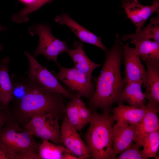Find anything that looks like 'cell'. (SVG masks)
<instances>
[{
    "label": "cell",
    "instance_id": "obj_1",
    "mask_svg": "<svg viewBox=\"0 0 159 159\" xmlns=\"http://www.w3.org/2000/svg\"><path fill=\"white\" fill-rule=\"evenodd\" d=\"M123 45L119 34H116L112 46L105 51L100 73L93 78L95 90L87 103L91 110L109 112L117 103L126 82L121 72Z\"/></svg>",
    "mask_w": 159,
    "mask_h": 159
},
{
    "label": "cell",
    "instance_id": "obj_2",
    "mask_svg": "<svg viewBox=\"0 0 159 159\" xmlns=\"http://www.w3.org/2000/svg\"><path fill=\"white\" fill-rule=\"evenodd\" d=\"M26 87L20 100L11 102L8 112L10 118L23 128L36 115L50 114L55 118H64L66 97L63 95L42 89L29 78L23 77Z\"/></svg>",
    "mask_w": 159,
    "mask_h": 159
},
{
    "label": "cell",
    "instance_id": "obj_3",
    "mask_svg": "<svg viewBox=\"0 0 159 159\" xmlns=\"http://www.w3.org/2000/svg\"><path fill=\"white\" fill-rule=\"evenodd\" d=\"M91 111V120L85 140L91 157L95 159H111L115 121L108 112L100 113L95 110Z\"/></svg>",
    "mask_w": 159,
    "mask_h": 159
},
{
    "label": "cell",
    "instance_id": "obj_4",
    "mask_svg": "<svg viewBox=\"0 0 159 159\" xmlns=\"http://www.w3.org/2000/svg\"><path fill=\"white\" fill-rule=\"evenodd\" d=\"M18 123L10 119L0 130V146L10 159L21 153L32 150L39 152L41 143Z\"/></svg>",
    "mask_w": 159,
    "mask_h": 159
},
{
    "label": "cell",
    "instance_id": "obj_5",
    "mask_svg": "<svg viewBox=\"0 0 159 159\" xmlns=\"http://www.w3.org/2000/svg\"><path fill=\"white\" fill-rule=\"evenodd\" d=\"M50 26L42 24L34 25L29 29L32 35L37 34L39 41L38 46L33 56L35 57L39 54L44 55L47 60L54 62L58 66L59 64L57 58L60 54L67 53L69 48L66 42L57 38L51 33Z\"/></svg>",
    "mask_w": 159,
    "mask_h": 159
},
{
    "label": "cell",
    "instance_id": "obj_6",
    "mask_svg": "<svg viewBox=\"0 0 159 159\" xmlns=\"http://www.w3.org/2000/svg\"><path fill=\"white\" fill-rule=\"evenodd\" d=\"M29 62V69L25 72L29 78L38 87L46 91L63 95L70 99L77 95L70 92L59 82L52 72L40 64L29 52H24Z\"/></svg>",
    "mask_w": 159,
    "mask_h": 159
},
{
    "label": "cell",
    "instance_id": "obj_7",
    "mask_svg": "<svg viewBox=\"0 0 159 159\" xmlns=\"http://www.w3.org/2000/svg\"><path fill=\"white\" fill-rule=\"evenodd\" d=\"M59 120L50 114L36 115L32 117L23 128L33 136L63 145L60 139Z\"/></svg>",
    "mask_w": 159,
    "mask_h": 159
},
{
    "label": "cell",
    "instance_id": "obj_8",
    "mask_svg": "<svg viewBox=\"0 0 159 159\" xmlns=\"http://www.w3.org/2000/svg\"><path fill=\"white\" fill-rule=\"evenodd\" d=\"M59 72L56 74L52 72L58 80L80 96L89 100L95 90V84L90 81L83 72L74 67L66 68L58 65Z\"/></svg>",
    "mask_w": 159,
    "mask_h": 159
},
{
    "label": "cell",
    "instance_id": "obj_9",
    "mask_svg": "<svg viewBox=\"0 0 159 159\" xmlns=\"http://www.w3.org/2000/svg\"><path fill=\"white\" fill-rule=\"evenodd\" d=\"M122 59L125 82H140L146 88L147 86L146 69L142 63L140 57L135 53L134 48L130 47L128 43L123 45Z\"/></svg>",
    "mask_w": 159,
    "mask_h": 159
},
{
    "label": "cell",
    "instance_id": "obj_10",
    "mask_svg": "<svg viewBox=\"0 0 159 159\" xmlns=\"http://www.w3.org/2000/svg\"><path fill=\"white\" fill-rule=\"evenodd\" d=\"M60 139L62 145L79 159L91 157L85 142L78 130L68 122L64 115L60 129Z\"/></svg>",
    "mask_w": 159,
    "mask_h": 159
},
{
    "label": "cell",
    "instance_id": "obj_11",
    "mask_svg": "<svg viewBox=\"0 0 159 159\" xmlns=\"http://www.w3.org/2000/svg\"><path fill=\"white\" fill-rule=\"evenodd\" d=\"M122 6L127 18L135 26V32L142 29L147 19L154 13L159 12V2L150 5H142L138 0H122Z\"/></svg>",
    "mask_w": 159,
    "mask_h": 159
},
{
    "label": "cell",
    "instance_id": "obj_12",
    "mask_svg": "<svg viewBox=\"0 0 159 159\" xmlns=\"http://www.w3.org/2000/svg\"><path fill=\"white\" fill-rule=\"evenodd\" d=\"M137 124L116 122L113 131V154L111 159L128 148L133 142Z\"/></svg>",
    "mask_w": 159,
    "mask_h": 159
},
{
    "label": "cell",
    "instance_id": "obj_13",
    "mask_svg": "<svg viewBox=\"0 0 159 159\" xmlns=\"http://www.w3.org/2000/svg\"><path fill=\"white\" fill-rule=\"evenodd\" d=\"M147 111L141 120L137 125L133 142L140 148L145 138L149 134L159 130L157 114L159 108L147 104Z\"/></svg>",
    "mask_w": 159,
    "mask_h": 159
},
{
    "label": "cell",
    "instance_id": "obj_14",
    "mask_svg": "<svg viewBox=\"0 0 159 159\" xmlns=\"http://www.w3.org/2000/svg\"><path fill=\"white\" fill-rule=\"evenodd\" d=\"M55 21L61 25H65L76 35L81 42L87 43L97 46L105 51L106 48L103 44L101 37L96 36L78 23L66 13L57 15Z\"/></svg>",
    "mask_w": 159,
    "mask_h": 159
},
{
    "label": "cell",
    "instance_id": "obj_15",
    "mask_svg": "<svg viewBox=\"0 0 159 159\" xmlns=\"http://www.w3.org/2000/svg\"><path fill=\"white\" fill-rule=\"evenodd\" d=\"M146 67L147 86L145 92L148 103L159 107V61H144Z\"/></svg>",
    "mask_w": 159,
    "mask_h": 159
},
{
    "label": "cell",
    "instance_id": "obj_16",
    "mask_svg": "<svg viewBox=\"0 0 159 159\" xmlns=\"http://www.w3.org/2000/svg\"><path fill=\"white\" fill-rule=\"evenodd\" d=\"M73 46L74 48L69 49L67 53L72 59L74 67L85 74L91 81L93 71L100 65L93 62L89 58L83 49L82 42L76 41Z\"/></svg>",
    "mask_w": 159,
    "mask_h": 159
},
{
    "label": "cell",
    "instance_id": "obj_17",
    "mask_svg": "<svg viewBox=\"0 0 159 159\" xmlns=\"http://www.w3.org/2000/svg\"><path fill=\"white\" fill-rule=\"evenodd\" d=\"M112 110V116L115 121L129 124H137L142 119L147 111L146 105L137 107L122 104Z\"/></svg>",
    "mask_w": 159,
    "mask_h": 159
},
{
    "label": "cell",
    "instance_id": "obj_18",
    "mask_svg": "<svg viewBox=\"0 0 159 159\" xmlns=\"http://www.w3.org/2000/svg\"><path fill=\"white\" fill-rule=\"evenodd\" d=\"M142 85L143 83L140 82H126L116 103L119 104L125 102L137 107L145 105L146 98L142 90Z\"/></svg>",
    "mask_w": 159,
    "mask_h": 159
},
{
    "label": "cell",
    "instance_id": "obj_19",
    "mask_svg": "<svg viewBox=\"0 0 159 159\" xmlns=\"http://www.w3.org/2000/svg\"><path fill=\"white\" fill-rule=\"evenodd\" d=\"M10 60L7 56L0 61V108L8 111L13 87L9 72Z\"/></svg>",
    "mask_w": 159,
    "mask_h": 159
},
{
    "label": "cell",
    "instance_id": "obj_20",
    "mask_svg": "<svg viewBox=\"0 0 159 159\" xmlns=\"http://www.w3.org/2000/svg\"><path fill=\"white\" fill-rule=\"evenodd\" d=\"M40 159H78L64 146L42 140L39 150Z\"/></svg>",
    "mask_w": 159,
    "mask_h": 159
},
{
    "label": "cell",
    "instance_id": "obj_21",
    "mask_svg": "<svg viewBox=\"0 0 159 159\" xmlns=\"http://www.w3.org/2000/svg\"><path fill=\"white\" fill-rule=\"evenodd\" d=\"M130 42L135 46V52L143 61H159V43L147 39L133 40Z\"/></svg>",
    "mask_w": 159,
    "mask_h": 159
},
{
    "label": "cell",
    "instance_id": "obj_22",
    "mask_svg": "<svg viewBox=\"0 0 159 159\" xmlns=\"http://www.w3.org/2000/svg\"><path fill=\"white\" fill-rule=\"evenodd\" d=\"M157 16L150 19L149 24L143 27L140 31L135 33L124 35L121 38L123 41L129 39H147L153 40L159 43V12Z\"/></svg>",
    "mask_w": 159,
    "mask_h": 159
},
{
    "label": "cell",
    "instance_id": "obj_23",
    "mask_svg": "<svg viewBox=\"0 0 159 159\" xmlns=\"http://www.w3.org/2000/svg\"><path fill=\"white\" fill-rule=\"evenodd\" d=\"M70 99L65 105V116L68 122L78 131L84 127L80 118L78 111L77 96Z\"/></svg>",
    "mask_w": 159,
    "mask_h": 159
},
{
    "label": "cell",
    "instance_id": "obj_24",
    "mask_svg": "<svg viewBox=\"0 0 159 159\" xmlns=\"http://www.w3.org/2000/svg\"><path fill=\"white\" fill-rule=\"evenodd\" d=\"M142 151L147 159L155 157L159 148V131H157L148 135L142 143Z\"/></svg>",
    "mask_w": 159,
    "mask_h": 159
},
{
    "label": "cell",
    "instance_id": "obj_25",
    "mask_svg": "<svg viewBox=\"0 0 159 159\" xmlns=\"http://www.w3.org/2000/svg\"><path fill=\"white\" fill-rule=\"evenodd\" d=\"M53 0H36L33 3L27 5L12 17L13 21L16 23L28 21L29 19V14L38 9L44 5L49 3Z\"/></svg>",
    "mask_w": 159,
    "mask_h": 159
},
{
    "label": "cell",
    "instance_id": "obj_26",
    "mask_svg": "<svg viewBox=\"0 0 159 159\" xmlns=\"http://www.w3.org/2000/svg\"><path fill=\"white\" fill-rule=\"evenodd\" d=\"M116 159H147L142 150L133 141L127 149L117 156Z\"/></svg>",
    "mask_w": 159,
    "mask_h": 159
},
{
    "label": "cell",
    "instance_id": "obj_27",
    "mask_svg": "<svg viewBox=\"0 0 159 159\" xmlns=\"http://www.w3.org/2000/svg\"><path fill=\"white\" fill-rule=\"evenodd\" d=\"M77 101L80 117L85 127L89 124L91 120V111L87 107L81 97L78 95L77 96Z\"/></svg>",
    "mask_w": 159,
    "mask_h": 159
},
{
    "label": "cell",
    "instance_id": "obj_28",
    "mask_svg": "<svg viewBox=\"0 0 159 159\" xmlns=\"http://www.w3.org/2000/svg\"><path fill=\"white\" fill-rule=\"evenodd\" d=\"M10 119L8 111L0 108V130Z\"/></svg>",
    "mask_w": 159,
    "mask_h": 159
},
{
    "label": "cell",
    "instance_id": "obj_29",
    "mask_svg": "<svg viewBox=\"0 0 159 159\" xmlns=\"http://www.w3.org/2000/svg\"><path fill=\"white\" fill-rule=\"evenodd\" d=\"M0 159H10L8 154L0 146Z\"/></svg>",
    "mask_w": 159,
    "mask_h": 159
},
{
    "label": "cell",
    "instance_id": "obj_30",
    "mask_svg": "<svg viewBox=\"0 0 159 159\" xmlns=\"http://www.w3.org/2000/svg\"><path fill=\"white\" fill-rule=\"evenodd\" d=\"M36 0H19V1L23 3L27 4V5L29 4L33 3Z\"/></svg>",
    "mask_w": 159,
    "mask_h": 159
},
{
    "label": "cell",
    "instance_id": "obj_31",
    "mask_svg": "<svg viewBox=\"0 0 159 159\" xmlns=\"http://www.w3.org/2000/svg\"><path fill=\"white\" fill-rule=\"evenodd\" d=\"M6 28H5L1 26V25H0V32L4 30H6Z\"/></svg>",
    "mask_w": 159,
    "mask_h": 159
},
{
    "label": "cell",
    "instance_id": "obj_32",
    "mask_svg": "<svg viewBox=\"0 0 159 159\" xmlns=\"http://www.w3.org/2000/svg\"><path fill=\"white\" fill-rule=\"evenodd\" d=\"M3 48V46L1 44H0V52H1V51L2 50Z\"/></svg>",
    "mask_w": 159,
    "mask_h": 159
},
{
    "label": "cell",
    "instance_id": "obj_33",
    "mask_svg": "<svg viewBox=\"0 0 159 159\" xmlns=\"http://www.w3.org/2000/svg\"><path fill=\"white\" fill-rule=\"evenodd\" d=\"M153 1V2H159V0H150Z\"/></svg>",
    "mask_w": 159,
    "mask_h": 159
}]
</instances>
